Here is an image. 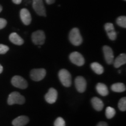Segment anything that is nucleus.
Returning a JSON list of instances; mask_svg holds the SVG:
<instances>
[{
	"instance_id": "f257e3e1",
	"label": "nucleus",
	"mask_w": 126,
	"mask_h": 126,
	"mask_svg": "<svg viewBox=\"0 0 126 126\" xmlns=\"http://www.w3.org/2000/svg\"><path fill=\"white\" fill-rule=\"evenodd\" d=\"M69 40L72 45L78 46L82 43V37L78 28H73L69 34Z\"/></svg>"
},
{
	"instance_id": "f03ea898",
	"label": "nucleus",
	"mask_w": 126,
	"mask_h": 126,
	"mask_svg": "<svg viewBox=\"0 0 126 126\" xmlns=\"http://www.w3.org/2000/svg\"><path fill=\"white\" fill-rule=\"evenodd\" d=\"M7 102L9 105H12L14 104L23 105L25 102V99L24 96L19 92H13L9 94Z\"/></svg>"
},
{
	"instance_id": "7ed1b4c3",
	"label": "nucleus",
	"mask_w": 126,
	"mask_h": 126,
	"mask_svg": "<svg viewBox=\"0 0 126 126\" xmlns=\"http://www.w3.org/2000/svg\"><path fill=\"white\" fill-rule=\"evenodd\" d=\"M59 78L63 86L70 87L71 85V75L65 69H62L59 72Z\"/></svg>"
},
{
	"instance_id": "20e7f679",
	"label": "nucleus",
	"mask_w": 126,
	"mask_h": 126,
	"mask_svg": "<svg viewBox=\"0 0 126 126\" xmlns=\"http://www.w3.org/2000/svg\"><path fill=\"white\" fill-rule=\"evenodd\" d=\"M46 36L43 31L34 32L32 34V40L36 45H42L45 43Z\"/></svg>"
},
{
	"instance_id": "39448f33",
	"label": "nucleus",
	"mask_w": 126,
	"mask_h": 126,
	"mask_svg": "<svg viewBox=\"0 0 126 126\" xmlns=\"http://www.w3.org/2000/svg\"><path fill=\"white\" fill-rule=\"evenodd\" d=\"M46 74V71L45 69H33L31 71L30 77L33 81H40L45 78Z\"/></svg>"
},
{
	"instance_id": "423d86ee",
	"label": "nucleus",
	"mask_w": 126,
	"mask_h": 126,
	"mask_svg": "<svg viewBox=\"0 0 126 126\" xmlns=\"http://www.w3.org/2000/svg\"><path fill=\"white\" fill-rule=\"evenodd\" d=\"M11 83L15 87L22 89H26L28 85L27 81L23 77L19 76V75H15L12 77Z\"/></svg>"
},
{
	"instance_id": "0eeeda50",
	"label": "nucleus",
	"mask_w": 126,
	"mask_h": 126,
	"mask_svg": "<svg viewBox=\"0 0 126 126\" xmlns=\"http://www.w3.org/2000/svg\"><path fill=\"white\" fill-rule=\"evenodd\" d=\"M70 60L73 64L77 66L83 65L85 64V59L81 53L77 51L72 52L70 55Z\"/></svg>"
},
{
	"instance_id": "6e6552de",
	"label": "nucleus",
	"mask_w": 126,
	"mask_h": 126,
	"mask_svg": "<svg viewBox=\"0 0 126 126\" xmlns=\"http://www.w3.org/2000/svg\"><path fill=\"white\" fill-rule=\"evenodd\" d=\"M33 8L39 15L46 16V9L42 0H33Z\"/></svg>"
},
{
	"instance_id": "1a4fd4ad",
	"label": "nucleus",
	"mask_w": 126,
	"mask_h": 126,
	"mask_svg": "<svg viewBox=\"0 0 126 126\" xmlns=\"http://www.w3.org/2000/svg\"><path fill=\"white\" fill-rule=\"evenodd\" d=\"M103 51L105 60L108 64H112L114 61V53L111 47L108 46H104Z\"/></svg>"
},
{
	"instance_id": "9d476101",
	"label": "nucleus",
	"mask_w": 126,
	"mask_h": 126,
	"mask_svg": "<svg viewBox=\"0 0 126 126\" xmlns=\"http://www.w3.org/2000/svg\"><path fill=\"white\" fill-rule=\"evenodd\" d=\"M75 85L77 90L80 93L84 92L86 88V81L83 77H77L75 79Z\"/></svg>"
},
{
	"instance_id": "9b49d317",
	"label": "nucleus",
	"mask_w": 126,
	"mask_h": 126,
	"mask_svg": "<svg viewBox=\"0 0 126 126\" xmlns=\"http://www.w3.org/2000/svg\"><path fill=\"white\" fill-rule=\"evenodd\" d=\"M58 93L56 89L54 88H50L48 92L46 94L45 99L47 103L50 104H53L56 102L57 99Z\"/></svg>"
},
{
	"instance_id": "f8f14e48",
	"label": "nucleus",
	"mask_w": 126,
	"mask_h": 126,
	"mask_svg": "<svg viewBox=\"0 0 126 126\" xmlns=\"http://www.w3.org/2000/svg\"><path fill=\"white\" fill-rule=\"evenodd\" d=\"M20 17L24 25H29L31 23V15L27 9L23 8L21 9L20 12Z\"/></svg>"
},
{
	"instance_id": "ddd939ff",
	"label": "nucleus",
	"mask_w": 126,
	"mask_h": 126,
	"mask_svg": "<svg viewBox=\"0 0 126 126\" xmlns=\"http://www.w3.org/2000/svg\"><path fill=\"white\" fill-rule=\"evenodd\" d=\"M29 122V117L25 116H20L15 118L12 121V124L14 126H24Z\"/></svg>"
},
{
	"instance_id": "4468645a",
	"label": "nucleus",
	"mask_w": 126,
	"mask_h": 126,
	"mask_svg": "<svg viewBox=\"0 0 126 126\" xmlns=\"http://www.w3.org/2000/svg\"><path fill=\"white\" fill-rule=\"evenodd\" d=\"M91 103L92 106L97 111H101L104 107L103 102L97 97H94L91 99Z\"/></svg>"
},
{
	"instance_id": "2eb2a0df",
	"label": "nucleus",
	"mask_w": 126,
	"mask_h": 126,
	"mask_svg": "<svg viewBox=\"0 0 126 126\" xmlns=\"http://www.w3.org/2000/svg\"><path fill=\"white\" fill-rule=\"evenodd\" d=\"M126 63V54L122 53L120 54L119 56L115 59V60L113 61L114 64V67L115 68H119L121 66L124 65Z\"/></svg>"
},
{
	"instance_id": "dca6fc26",
	"label": "nucleus",
	"mask_w": 126,
	"mask_h": 126,
	"mask_svg": "<svg viewBox=\"0 0 126 126\" xmlns=\"http://www.w3.org/2000/svg\"><path fill=\"white\" fill-rule=\"evenodd\" d=\"M9 40L12 43L15 44L16 45H22L24 43V41L16 33H12L9 35Z\"/></svg>"
},
{
	"instance_id": "f3484780",
	"label": "nucleus",
	"mask_w": 126,
	"mask_h": 126,
	"mask_svg": "<svg viewBox=\"0 0 126 126\" xmlns=\"http://www.w3.org/2000/svg\"><path fill=\"white\" fill-rule=\"evenodd\" d=\"M97 93L100 95L105 96L109 94V90L107 86L102 83H98L96 86Z\"/></svg>"
},
{
	"instance_id": "a211bd4d",
	"label": "nucleus",
	"mask_w": 126,
	"mask_h": 126,
	"mask_svg": "<svg viewBox=\"0 0 126 126\" xmlns=\"http://www.w3.org/2000/svg\"><path fill=\"white\" fill-rule=\"evenodd\" d=\"M91 68L96 74L98 75H100L104 71V68L102 65L97 62L92 63L91 65Z\"/></svg>"
},
{
	"instance_id": "6ab92c4d",
	"label": "nucleus",
	"mask_w": 126,
	"mask_h": 126,
	"mask_svg": "<svg viewBox=\"0 0 126 126\" xmlns=\"http://www.w3.org/2000/svg\"><path fill=\"white\" fill-rule=\"evenodd\" d=\"M111 89L115 92H123L126 91V86L123 83H116L111 85Z\"/></svg>"
},
{
	"instance_id": "aec40b11",
	"label": "nucleus",
	"mask_w": 126,
	"mask_h": 126,
	"mask_svg": "<svg viewBox=\"0 0 126 126\" xmlns=\"http://www.w3.org/2000/svg\"><path fill=\"white\" fill-rule=\"evenodd\" d=\"M106 117L108 119H112L116 114V110L111 107H108L106 109V112H105Z\"/></svg>"
},
{
	"instance_id": "412c9836",
	"label": "nucleus",
	"mask_w": 126,
	"mask_h": 126,
	"mask_svg": "<svg viewBox=\"0 0 126 126\" xmlns=\"http://www.w3.org/2000/svg\"><path fill=\"white\" fill-rule=\"evenodd\" d=\"M116 23L120 27L126 28V17L125 16H121L117 18L116 20Z\"/></svg>"
},
{
	"instance_id": "4be33fe9",
	"label": "nucleus",
	"mask_w": 126,
	"mask_h": 126,
	"mask_svg": "<svg viewBox=\"0 0 126 126\" xmlns=\"http://www.w3.org/2000/svg\"><path fill=\"white\" fill-rule=\"evenodd\" d=\"M118 107L121 111H125L126 110V97H122L120 100H119V104H118Z\"/></svg>"
},
{
	"instance_id": "5701e85b",
	"label": "nucleus",
	"mask_w": 126,
	"mask_h": 126,
	"mask_svg": "<svg viewBox=\"0 0 126 126\" xmlns=\"http://www.w3.org/2000/svg\"><path fill=\"white\" fill-rule=\"evenodd\" d=\"M54 126H65V122L62 117H58L54 123Z\"/></svg>"
},
{
	"instance_id": "b1692460",
	"label": "nucleus",
	"mask_w": 126,
	"mask_h": 126,
	"mask_svg": "<svg viewBox=\"0 0 126 126\" xmlns=\"http://www.w3.org/2000/svg\"><path fill=\"white\" fill-rule=\"evenodd\" d=\"M105 29L107 33L114 31V25L111 23H107L105 25Z\"/></svg>"
},
{
	"instance_id": "393cba45",
	"label": "nucleus",
	"mask_w": 126,
	"mask_h": 126,
	"mask_svg": "<svg viewBox=\"0 0 126 126\" xmlns=\"http://www.w3.org/2000/svg\"><path fill=\"white\" fill-rule=\"evenodd\" d=\"M108 34V36L111 40H115L117 38V33L116 32V31H113L111 32H110L107 33Z\"/></svg>"
},
{
	"instance_id": "a878e982",
	"label": "nucleus",
	"mask_w": 126,
	"mask_h": 126,
	"mask_svg": "<svg viewBox=\"0 0 126 126\" xmlns=\"http://www.w3.org/2000/svg\"><path fill=\"white\" fill-rule=\"evenodd\" d=\"M9 50V47L7 46L0 44V54H5Z\"/></svg>"
},
{
	"instance_id": "bb28decb",
	"label": "nucleus",
	"mask_w": 126,
	"mask_h": 126,
	"mask_svg": "<svg viewBox=\"0 0 126 126\" xmlns=\"http://www.w3.org/2000/svg\"><path fill=\"white\" fill-rule=\"evenodd\" d=\"M7 23V20L5 19L0 18V29H2L5 27Z\"/></svg>"
},
{
	"instance_id": "cd10ccee",
	"label": "nucleus",
	"mask_w": 126,
	"mask_h": 126,
	"mask_svg": "<svg viewBox=\"0 0 126 126\" xmlns=\"http://www.w3.org/2000/svg\"><path fill=\"white\" fill-rule=\"evenodd\" d=\"M96 126H108V124L105 122H100L97 124Z\"/></svg>"
},
{
	"instance_id": "c85d7f7f",
	"label": "nucleus",
	"mask_w": 126,
	"mask_h": 126,
	"mask_svg": "<svg viewBox=\"0 0 126 126\" xmlns=\"http://www.w3.org/2000/svg\"><path fill=\"white\" fill-rule=\"evenodd\" d=\"M47 4H52L55 2V0H45Z\"/></svg>"
},
{
	"instance_id": "c756f323",
	"label": "nucleus",
	"mask_w": 126,
	"mask_h": 126,
	"mask_svg": "<svg viewBox=\"0 0 126 126\" xmlns=\"http://www.w3.org/2000/svg\"><path fill=\"white\" fill-rule=\"evenodd\" d=\"M22 1V0H12V1H13L14 3H15V4H19L21 3Z\"/></svg>"
},
{
	"instance_id": "7c9ffc66",
	"label": "nucleus",
	"mask_w": 126,
	"mask_h": 126,
	"mask_svg": "<svg viewBox=\"0 0 126 126\" xmlns=\"http://www.w3.org/2000/svg\"><path fill=\"white\" fill-rule=\"evenodd\" d=\"M2 71H3V67H2V66L0 64V74L2 73Z\"/></svg>"
},
{
	"instance_id": "2f4dec72",
	"label": "nucleus",
	"mask_w": 126,
	"mask_h": 126,
	"mask_svg": "<svg viewBox=\"0 0 126 126\" xmlns=\"http://www.w3.org/2000/svg\"><path fill=\"white\" fill-rule=\"evenodd\" d=\"M2 7H1V5H0V12L2 11Z\"/></svg>"
},
{
	"instance_id": "473e14b6",
	"label": "nucleus",
	"mask_w": 126,
	"mask_h": 126,
	"mask_svg": "<svg viewBox=\"0 0 126 126\" xmlns=\"http://www.w3.org/2000/svg\"><path fill=\"white\" fill-rule=\"evenodd\" d=\"M124 1H126V0H124Z\"/></svg>"
}]
</instances>
